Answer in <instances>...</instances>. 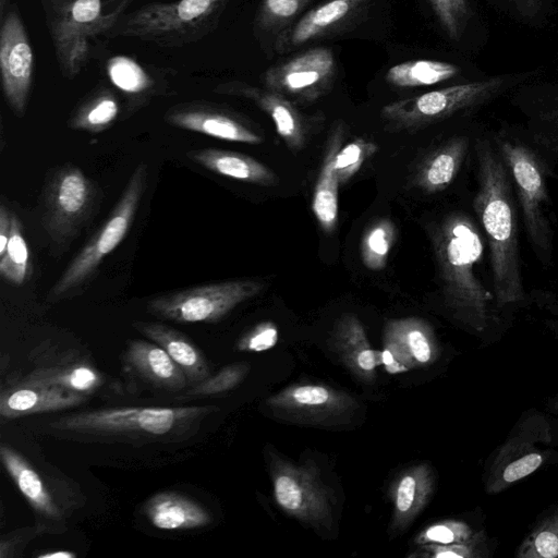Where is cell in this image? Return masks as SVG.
Wrapping results in <instances>:
<instances>
[{"label": "cell", "instance_id": "1", "mask_svg": "<svg viewBox=\"0 0 558 558\" xmlns=\"http://www.w3.org/2000/svg\"><path fill=\"white\" fill-rule=\"evenodd\" d=\"M475 154L477 191L473 207L488 243L494 298L499 306L517 304L525 293L510 174L489 140H476Z\"/></svg>", "mask_w": 558, "mask_h": 558}, {"label": "cell", "instance_id": "2", "mask_svg": "<svg viewBox=\"0 0 558 558\" xmlns=\"http://www.w3.org/2000/svg\"><path fill=\"white\" fill-rule=\"evenodd\" d=\"M216 410L213 405L102 408L60 416L46 427L77 441L168 444L192 436Z\"/></svg>", "mask_w": 558, "mask_h": 558}, {"label": "cell", "instance_id": "3", "mask_svg": "<svg viewBox=\"0 0 558 558\" xmlns=\"http://www.w3.org/2000/svg\"><path fill=\"white\" fill-rule=\"evenodd\" d=\"M432 243L446 305L471 330L484 331L495 298L475 272L484 246L474 221L459 211L445 216L433 230Z\"/></svg>", "mask_w": 558, "mask_h": 558}, {"label": "cell", "instance_id": "4", "mask_svg": "<svg viewBox=\"0 0 558 558\" xmlns=\"http://www.w3.org/2000/svg\"><path fill=\"white\" fill-rule=\"evenodd\" d=\"M135 0H40L60 73L75 78L87 64L93 43L108 36Z\"/></svg>", "mask_w": 558, "mask_h": 558}, {"label": "cell", "instance_id": "5", "mask_svg": "<svg viewBox=\"0 0 558 558\" xmlns=\"http://www.w3.org/2000/svg\"><path fill=\"white\" fill-rule=\"evenodd\" d=\"M229 0L151 2L125 13L107 37H128L162 48L195 44L213 33Z\"/></svg>", "mask_w": 558, "mask_h": 558}, {"label": "cell", "instance_id": "6", "mask_svg": "<svg viewBox=\"0 0 558 558\" xmlns=\"http://www.w3.org/2000/svg\"><path fill=\"white\" fill-rule=\"evenodd\" d=\"M147 166L134 169L116 207L69 264L50 289L47 300L57 302L72 295L87 283L107 255L116 250L129 232L146 189Z\"/></svg>", "mask_w": 558, "mask_h": 558}, {"label": "cell", "instance_id": "7", "mask_svg": "<svg viewBox=\"0 0 558 558\" xmlns=\"http://www.w3.org/2000/svg\"><path fill=\"white\" fill-rule=\"evenodd\" d=\"M265 288L256 279L227 280L166 293L147 303V312L181 324L217 323Z\"/></svg>", "mask_w": 558, "mask_h": 558}, {"label": "cell", "instance_id": "8", "mask_svg": "<svg viewBox=\"0 0 558 558\" xmlns=\"http://www.w3.org/2000/svg\"><path fill=\"white\" fill-rule=\"evenodd\" d=\"M495 143L514 182L527 235L537 256L546 262L550 257L551 232L546 217L549 197L542 163L524 145L504 136L496 137Z\"/></svg>", "mask_w": 558, "mask_h": 558}, {"label": "cell", "instance_id": "9", "mask_svg": "<svg viewBox=\"0 0 558 558\" xmlns=\"http://www.w3.org/2000/svg\"><path fill=\"white\" fill-rule=\"evenodd\" d=\"M505 80L490 77L432 90L384 106L380 117L386 129L415 130L483 104L501 89Z\"/></svg>", "mask_w": 558, "mask_h": 558}, {"label": "cell", "instance_id": "10", "mask_svg": "<svg viewBox=\"0 0 558 558\" xmlns=\"http://www.w3.org/2000/svg\"><path fill=\"white\" fill-rule=\"evenodd\" d=\"M270 475L275 500L287 514L315 527L331 526L332 496L314 464L270 454Z\"/></svg>", "mask_w": 558, "mask_h": 558}, {"label": "cell", "instance_id": "11", "mask_svg": "<svg viewBox=\"0 0 558 558\" xmlns=\"http://www.w3.org/2000/svg\"><path fill=\"white\" fill-rule=\"evenodd\" d=\"M98 187L73 165L48 180L44 194V226L58 242L71 240L89 220L99 201Z\"/></svg>", "mask_w": 558, "mask_h": 558}, {"label": "cell", "instance_id": "12", "mask_svg": "<svg viewBox=\"0 0 558 558\" xmlns=\"http://www.w3.org/2000/svg\"><path fill=\"white\" fill-rule=\"evenodd\" d=\"M337 63L327 47L307 49L286 62L269 68L262 76L265 88L293 102H313L328 93Z\"/></svg>", "mask_w": 558, "mask_h": 558}, {"label": "cell", "instance_id": "13", "mask_svg": "<svg viewBox=\"0 0 558 558\" xmlns=\"http://www.w3.org/2000/svg\"><path fill=\"white\" fill-rule=\"evenodd\" d=\"M35 57L26 27L17 10L11 9L1 19L0 74L8 106L23 117L29 98Z\"/></svg>", "mask_w": 558, "mask_h": 558}, {"label": "cell", "instance_id": "14", "mask_svg": "<svg viewBox=\"0 0 558 558\" xmlns=\"http://www.w3.org/2000/svg\"><path fill=\"white\" fill-rule=\"evenodd\" d=\"M266 404L279 417L311 424L344 422L357 403L342 390L322 384H294L269 397Z\"/></svg>", "mask_w": 558, "mask_h": 558}, {"label": "cell", "instance_id": "15", "mask_svg": "<svg viewBox=\"0 0 558 558\" xmlns=\"http://www.w3.org/2000/svg\"><path fill=\"white\" fill-rule=\"evenodd\" d=\"M438 356L439 345L432 326L426 320L407 317L386 323L379 364L389 373L427 367Z\"/></svg>", "mask_w": 558, "mask_h": 558}, {"label": "cell", "instance_id": "16", "mask_svg": "<svg viewBox=\"0 0 558 558\" xmlns=\"http://www.w3.org/2000/svg\"><path fill=\"white\" fill-rule=\"evenodd\" d=\"M165 121L178 129L199 133L210 137L260 144L263 137L236 113L207 101H187L170 107Z\"/></svg>", "mask_w": 558, "mask_h": 558}, {"label": "cell", "instance_id": "17", "mask_svg": "<svg viewBox=\"0 0 558 558\" xmlns=\"http://www.w3.org/2000/svg\"><path fill=\"white\" fill-rule=\"evenodd\" d=\"M213 90L216 94L251 100L269 116L278 135L291 151L296 153L304 148L310 132V119L286 96L241 81L218 84Z\"/></svg>", "mask_w": 558, "mask_h": 558}, {"label": "cell", "instance_id": "18", "mask_svg": "<svg viewBox=\"0 0 558 558\" xmlns=\"http://www.w3.org/2000/svg\"><path fill=\"white\" fill-rule=\"evenodd\" d=\"M0 458L7 473L43 522H62L66 514L65 506L34 464L5 444L0 447Z\"/></svg>", "mask_w": 558, "mask_h": 558}, {"label": "cell", "instance_id": "19", "mask_svg": "<svg viewBox=\"0 0 558 558\" xmlns=\"http://www.w3.org/2000/svg\"><path fill=\"white\" fill-rule=\"evenodd\" d=\"M367 0H327L306 11L275 39L277 53H288L316 40L353 16Z\"/></svg>", "mask_w": 558, "mask_h": 558}, {"label": "cell", "instance_id": "20", "mask_svg": "<svg viewBox=\"0 0 558 558\" xmlns=\"http://www.w3.org/2000/svg\"><path fill=\"white\" fill-rule=\"evenodd\" d=\"M123 357L126 369L153 389L175 393L190 387L180 366L153 341L131 340Z\"/></svg>", "mask_w": 558, "mask_h": 558}, {"label": "cell", "instance_id": "21", "mask_svg": "<svg viewBox=\"0 0 558 558\" xmlns=\"http://www.w3.org/2000/svg\"><path fill=\"white\" fill-rule=\"evenodd\" d=\"M87 398L19 378L2 389L0 415L12 420L32 414L58 412L77 407L86 402Z\"/></svg>", "mask_w": 558, "mask_h": 558}, {"label": "cell", "instance_id": "22", "mask_svg": "<svg viewBox=\"0 0 558 558\" xmlns=\"http://www.w3.org/2000/svg\"><path fill=\"white\" fill-rule=\"evenodd\" d=\"M331 344L344 366L361 381L372 384L379 365L376 352L359 318L352 314L342 315L335 324Z\"/></svg>", "mask_w": 558, "mask_h": 558}, {"label": "cell", "instance_id": "23", "mask_svg": "<svg viewBox=\"0 0 558 558\" xmlns=\"http://www.w3.org/2000/svg\"><path fill=\"white\" fill-rule=\"evenodd\" d=\"M151 525L165 531H184L204 527L211 523V514L199 502L173 490L153 495L143 507Z\"/></svg>", "mask_w": 558, "mask_h": 558}, {"label": "cell", "instance_id": "24", "mask_svg": "<svg viewBox=\"0 0 558 558\" xmlns=\"http://www.w3.org/2000/svg\"><path fill=\"white\" fill-rule=\"evenodd\" d=\"M434 485V472L426 463L413 465L400 474L391 489L393 533H401L421 513L433 495Z\"/></svg>", "mask_w": 558, "mask_h": 558}, {"label": "cell", "instance_id": "25", "mask_svg": "<svg viewBox=\"0 0 558 558\" xmlns=\"http://www.w3.org/2000/svg\"><path fill=\"white\" fill-rule=\"evenodd\" d=\"M21 378L86 397L105 385V376L95 366L74 357L39 363Z\"/></svg>", "mask_w": 558, "mask_h": 558}, {"label": "cell", "instance_id": "26", "mask_svg": "<svg viewBox=\"0 0 558 558\" xmlns=\"http://www.w3.org/2000/svg\"><path fill=\"white\" fill-rule=\"evenodd\" d=\"M133 326L170 355L184 372L190 387L210 375V366L202 350L180 330L154 322H135Z\"/></svg>", "mask_w": 558, "mask_h": 558}, {"label": "cell", "instance_id": "27", "mask_svg": "<svg viewBox=\"0 0 558 558\" xmlns=\"http://www.w3.org/2000/svg\"><path fill=\"white\" fill-rule=\"evenodd\" d=\"M186 157L208 171L242 182L260 186L279 183V177L270 168L239 151L202 148L187 151Z\"/></svg>", "mask_w": 558, "mask_h": 558}, {"label": "cell", "instance_id": "28", "mask_svg": "<svg viewBox=\"0 0 558 558\" xmlns=\"http://www.w3.org/2000/svg\"><path fill=\"white\" fill-rule=\"evenodd\" d=\"M343 137L344 128L337 125L327 142L320 171L313 191L312 211L320 228L327 234L332 233L338 223L340 182L335 163Z\"/></svg>", "mask_w": 558, "mask_h": 558}, {"label": "cell", "instance_id": "29", "mask_svg": "<svg viewBox=\"0 0 558 558\" xmlns=\"http://www.w3.org/2000/svg\"><path fill=\"white\" fill-rule=\"evenodd\" d=\"M543 462V453L533 445L519 437L511 438L496 457L485 489L488 494H498L534 473Z\"/></svg>", "mask_w": 558, "mask_h": 558}, {"label": "cell", "instance_id": "30", "mask_svg": "<svg viewBox=\"0 0 558 558\" xmlns=\"http://www.w3.org/2000/svg\"><path fill=\"white\" fill-rule=\"evenodd\" d=\"M469 140L457 136L428 154L417 166L415 185L427 194L446 190L456 179L468 151Z\"/></svg>", "mask_w": 558, "mask_h": 558}, {"label": "cell", "instance_id": "31", "mask_svg": "<svg viewBox=\"0 0 558 558\" xmlns=\"http://www.w3.org/2000/svg\"><path fill=\"white\" fill-rule=\"evenodd\" d=\"M119 113L120 102L114 90L108 86H99L72 112L69 128L99 133L110 128Z\"/></svg>", "mask_w": 558, "mask_h": 558}, {"label": "cell", "instance_id": "32", "mask_svg": "<svg viewBox=\"0 0 558 558\" xmlns=\"http://www.w3.org/2000/svg\"><path fill=\"white\" fill-rule=\"evenodd\" d=\"M459 66L439 60H410L388 69L387 83L399 88L434 85L456 76Z\"/></svg>", "mask_w": 558, "mask_h": 558}, {"label": "cell", "instance_id": "33", "mask_svg": "<svg viewBox=\"0 0 558 558\" xmlns=\"http://www.w3.org/2000/svg\"><path fill=\"white\" fill-rule=\"evenodd\" d=\"M106 71L111 84L130 98H147L157 88L153 70L130 57L110 58Z\"/></svg>", "mask_w": 558, "mask_h": 558}, {"label": "cell", "instance_id": "34", "mask_svg": "<svg viewBox=\"0 0 558 558\" xmlns=\"http://www.w3.org/2000/svg\"><path fill=\"white\" fill-rule=\"evenodd\" d=\"M313 0H263L254 20V33L278 35L305 10Z\"/></svg>", "mask_w": 558, "mask_h": 558}, {"label": "cell", "instance_id": "35", "mask_svg": "<svg viewBox=\"0 0 558 558\" xmlns=\"http://www.w3.org/2000/svg\"><path fill=\"white\" fill-rule=\"evenodd\" d=\"M397 229L388 218L373 222L361 241V258L364 266L374 271L384 269L396 241Z\"/></svg>", "mask_w": 558, "mask_h": 558}, {"label": "cell", "instance_id": "36", "mask_svg": "<svg viewBox=\"0 0 558 558\" xmlns=\"http://www.w3.org/2000/svg\"><path fill=\"white\" fill-rule=\"evenodd\" d=\"M29 253L19 217L12 213L11 232L4 253L0 256V275L10 284L22 286L28 276Z\"/></svg>", "mask_w": 558, "mask_h": 558}, {"label": "cell", "instance_id": "37", "mask_svg": "<svg viewBox=\"0 0 558 558\" xmlns=\"http://www.w3.org/2000/svg\"><path fill=\"white\" fill-rule=\"evenodd\" d=\"M515 556L518 558L558 557V506L543 517L522 539Z\"/></svg>", "mask_w": 558, "mask_h": 558}, {"label": "cell", "instance_id": "38", "mask_svg": "<svg viewBox=\"0 0 558 558\" xmlns=\"http://www.w3.org/2000/svg\"><path fill=\"white\" fill-rule=\"evenodd\" d=\"M250 368L251 365L247 363L227 365L215 375H209L202 381L191 386L180 398L186 400L230 391L246 377Z\"/></svg>", "mask_w": 558, "mask_h": 558}, {"label": "cell", "instance_id": "39", "mask_svg": "<svg viewBox=\"0 0 558 558\" xmlns=\"http://www.w3.org/2000/svg\"><path fill=\"white\" fill-rule=\"evenodd\" d=\"M414 556L432 558H485L489 555L488 539L483 531H477L472 537L457 543L438 545H421Z\"/></svg>", "mask_w": 558, "mask_h": 558}, {"label": "cell", "instance_id": "40", "mask_svg": "<svg viewBox=\"0 0 558 558\" xmlns=\"http://www.w3.org/2000/svg\"><path fill=\"white\" fill-rule=\"evenodd\" d=\"M378 150V146L365 138H355L340 148L336 156V171L340 184L347 183L363 163Z\"/></svg>", "mask_w": 558, "mask_h": 558}, {"label": "cell", "instance_id": "41", "mask_svg": "<svg viewBox=\"0 0 558 558\" xmlns=\"http://www.w3.org/2000/svg\"><path fill=\"white\" fill-rule=\"evenodd\" d=\"M476 532L464 521L448 519L426 526L416 535L414 543L446 545L465 541Z\"/></svg>", "mask_w": 558, "mask_h": 558}, {"label": "cell", "instance_id": "42", "mask_svg": "<svg viewBox=\"0 0 558 558\" xmlns=\"http://www.w3.org/2000/svg\"><path fill=\"white\" fill-rule=\"evenodd\" d=\"M433 10L451 40H458L469 16L468 0H429Z\"/></svg>", "mask_w": 558, "mask_h": 558}, {"label": "cell", "instance_id": "43", "mask_svg": "<svg viewBox=\"0 0 558 558\" xmlns=\"http://www.w3.org/2000/svg\"><path fill=\"white\" fill-rule=\"evenodd\" d=\"M531 138L538 147L558 155V107L535 118Z\"/></svg>", "mask_w": 558, "mask_h": 558}, {"label": "cell", "instance_id": "44", "mask_svg": "<svg viewBox=\"0 0 558 558\" xmlns=\"http://www.w3.org/2000/svg\"><path fill=\"white\" fill-rule=\"evenodd\" d=\"M278 341V328L272 322H262L246 331L236 342L241 352H262L271 349Z\"/></svg>", "mask_w": 558, "mask_h": 558}, {"label": "cell", "instance_id": "45", "mask_svg": "<svg viewBox=\"0 0 558 558\" xmlns=\"http://www.w3.org/2000/svg\"><path fill=\"white\" fill-rule=\"evenodd\" d=\"M12 213L4 204L0 206V256L4 253L11 232Z\"/></svg>", "mask_w": 558, "mask_h": 558}, {"label": "cell", "instance_id": "46", "mask_svg": "<svg viewBox=\"0 0 558 558\" xmlns=\"http://www.w3.org/2000/svg\"><path fill=\"white\" fill-rule=\"evenodd\" d=\"M520 12L527 16H534L542 8L543 0H511Z\"/></svg>", "mask_w": 558, "mask_h": 558}, {"label": "cell", "instance_id": "47", "mask_svg": "<svg viewBox=\"0 0 558 558\" xmlns=\"http://www.w3.org/2000/svg\"><path fill=\"white\" fill-rule=\"evenodd\" d=\"M76 555L69 550H57L38 555V558H74Z\"/></svg>", "mask_w": 558, "mask_h": 558}, {"label": "cell", "instance_id": "48", "mask_svg": "<svg viewBox=\"0 0 558 558\" xmlns=\"http://www.w3.org/2000/svg\"><path fill=\"white\" fill-rule=\"evenodd\" d=\"M9 3H10V0H0V19H2L5 15V13L9 11L8 10Z\"/></svg>", "mask_w": 558, "mask_h": 558}, {"label": "cell", "instance_id": "49", "mask_svg": "<svg viewBox=\"0 0 558 558\" xmlns=\"http://www.w3.org/2000/svg\"><path fill=\"white\" fill-rule=\"evenodd\" d=\"M553 408L556 412H558V398L553 401Z\"/></svg>", "mask_w": 558, "mask_h": 558}]
</instances>
